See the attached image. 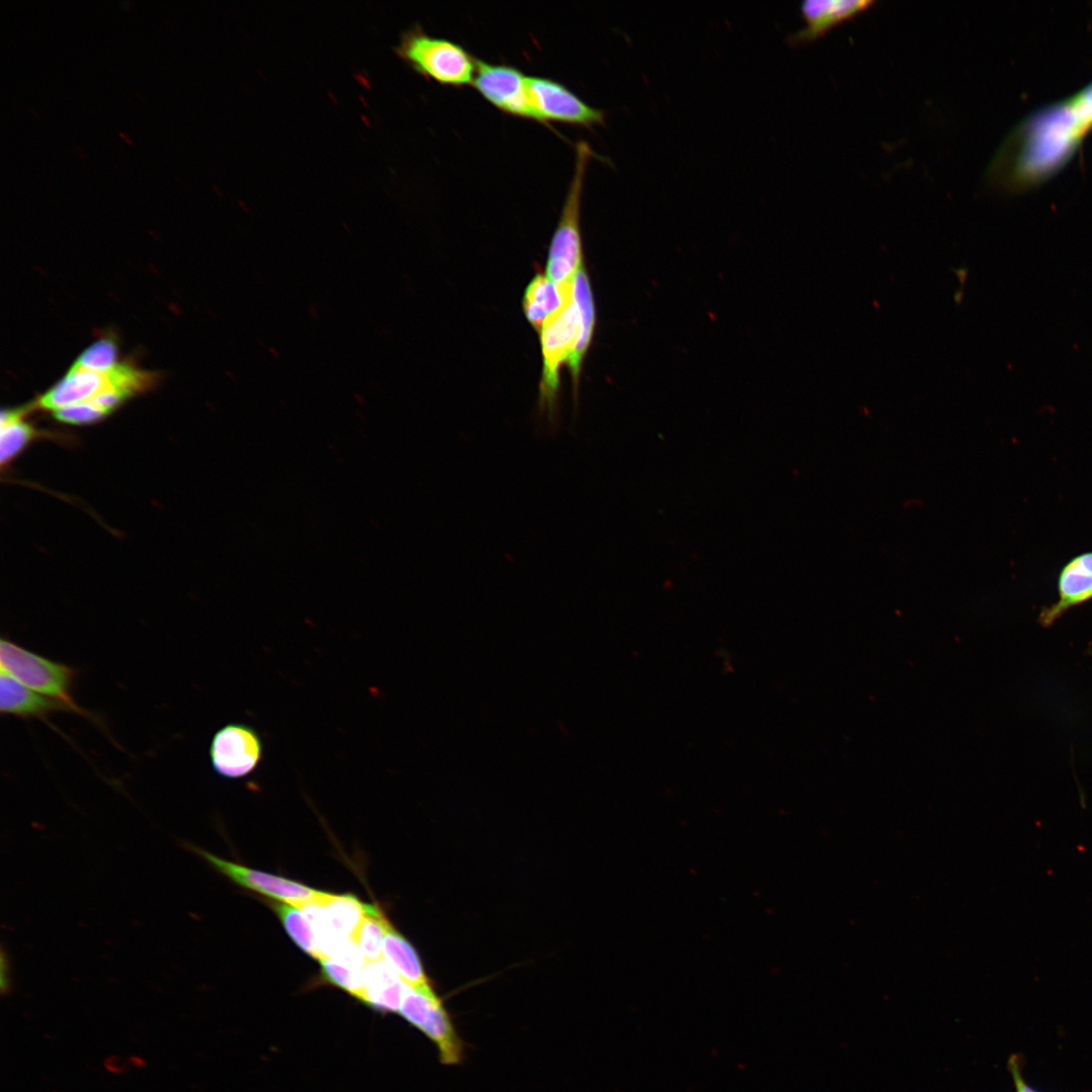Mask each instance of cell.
I'll use <instances>...</instances> for the list:
<instances>
[{
    "label": "cell",
    "mask_w": 1092,
    "mask_h": 1092,
    "mask_svg": "<svg viewBox=\"0 0 1092 1092\" xmlns=\"http://www.w3.org/2000/svg\"><path fill=\"white\" fill-rule=\"evenodd\" d=\"M383 957L407 986L426 995L436 994L415 947L390 922L385 931Z\"/></svg>",
    "instance_id": "2e32d148"
},
{
    "label": "cell",
    "mask_w": 1092,
    "mask_h": 1092,
    "mask_svg": "<svg viewBox=\"0 0 1092 1092\" xmlns=\"http://www.w3.org/2000/svg\"><path fill=\"white\" fill-rule=\"evenodd\" d=\"M420 1030L436 1044L440 1061L444 1065H456L461 1062L462 1041L441 1000L434 1003Z\"/></svg>",
    "instance_id": "ac0fdd59"
},
{
    "label": "cell",
    "mask_w": 1092,
    "mask_h": 1092,
    "mask_svg": "<svg viewBox=\"0 0 1092 1092\" xmlns=\"http://www.w3.org/2000/svg\"><path fill=\"white\" fill-rule=\"evenodd\" d=\"M439 997L418 992L406 985L398 1013L413 1026L421 1029Z\"/></svg>",
    "instance_id": "cb8c5ba5"
},
{
    "label": "cell",
    "mask_w": 1092,
    "mask_h": 1092,
    "mask_svg": "<svg viewBox=\"0 0 1092 1092\" xmlns=\"http://www.w3.org/2000/svg\"><path fill=\"white\" fill-rule=\"evenodd\" d=\"M871 4L873 2L868 0H806L801 5L806 25L792 38L798 41L813 39Z\"/></svg>",
    "instance_id": "9a60e30c"
},
{
    "label": "cell",
    "mask_w": 1092,
    "mask_h": 1092,
    "mask_svg": "<svg viewBox=\"0 0 1092 1092\" xmlns=\"http://www.w3.org/2000/svg\"><path fill=\"white\" fill-rule=\"evenodd\" d=\"M24 410H8L1 414V464L13 460L32 440L33 428L24 419Z\"/></svg>",
    "instance_id": "ffe728a7"
},
{
    "label": "cell",
    "mask_w": 1092,
    "mask_h": 1092,
    "mask_svg": "<svg viewBox=\"0 0 1092 1092\" xmlns=\"http://www.w3.org/2000/svg\"><path fill=\"white\" fill-rule=\"evenodd\" d=\"M0 712L3 715H11L21 719L32 718L41 721H47L55 713H74L66 704L41 696L13 678L4 670H1L0 673Z\"/></svg>",
    "instance_id": "8fae6325"
},
{
    "label": "cell",
    "mask_w": 1092,
    "mask_h": 1092,
    "mask_svg": "<svg viewBox=\"0 0 1092 1092\" xmlns=\"http://www.w3.org/2000/svg\"><path fill=\"white\" fill-rule=\"evenodd\" d=\"M583 264L572 279V296L580 314V332L576 339L573 351L568 358L567 365L570 370L573 384L577 383L583 357L588 349L594 326L595 305L587 273Z\"/></svg>",
    "instance_id": "e0dca14e"
},
{
    "label": "cell",
    "mask_w": 1092,
    "mask_h": 1092,
    "mask_svg": "<svg viewBox=\"0 0 1092 1092\" xmlns=\"http://www.w3.org/2000/svg\"><path fill=\"white\" fill-rule=\"evenodd\" d=\"M116 346L110 339H101L87 348L73 364L75 367L105 372L115 366Z\"/></svg>",
    "instance_id": "603a6c76"
},
{
    "label": "cell",
    "mask_w": 1092,
    "mask_h": 1092,
    "mask_svg": "<svg viewBox=\"0 0 1092 1092\" xmlns=\"http://www.w3.org/2000/svg\"><path fill=\"white\" fill-rule=\"evenodd\" d=\"M594 155L587 142L583 140L576 142L574 172L550 243L546 264L545 275L557 285L570 283L582 265L579 229L580 199L587 164Z\"/></svg>",
    "instance_id": "3957f363"
},
{
    "label": "cell",
    "mask_w": 1092,
    "mask_h": 1092,
    "mask_svg": "<svg viewBox=\"0 0 1092 1092\" xmlns=\"http://www.w3.org/2000/svg\"><path fill=\"white\" fill-rule=\"evenodd\" d=\"M1058 598L1041 608L1037 622L1053 626L1067 612L1092 600V551L1082 552L1063 565L1057 580Z\"/></svg>",
    "instance_id": "30bf717a"
},
{
    "label": "cell",
    "mask_w": 1092,
    "mask_h": 1092,
    "mask_svg": "<svg viewBox=\"0 0 1092 1092\" xmlns=\"http://www.w3.org/2000/svg\"><path fill=\"white\" fill-rule=\"evenodd\" d=\"M528 91L536 121H557L593 127L605 122V111L584 102L568 87L544 76H528Z\"/></svg>",
    "instance_id": "52a82bcc"
},
{
    "label": "cell",
    "mask_w": 1092,
    "mask_h": 1092,
    "mask_svg": "<svg viewBox=\"0 0 1092 1092\" xmlns=\"http://www.w3.org/2000/svg\"><path fill=\"white\" fill-rule=\"evenodd\" d=\"M1011 1070H1012V1074H1013V1077H1014V1080H1015V1085H1016V1088H1017V1092H1036L1033 1089H1031L1029 1086H1027L1024 1083V1081L1022 1080V1078L1020 1077L1019 1070H1018V1067H1017V1064H1016L1015 1060L1011 1061Z\"/></svg>",
    "instance_id": "484cf974"
},
{
    "label": "cell",
    "mask_w": 1092,
    "mask_h": 1092,
    "mask_svg": "<svg viewBox=\"0 0 1092 1092\" xmlns=\"http://www.w3.org/2000/svg\"><path fill=\"white\" fill-rule=\"evenodd\" d=\"M572 295V281L557 285L546 275L537 274L528 284L523 309L528 323L540 333L545 322L555 314Z\"/></svg>",
    "instance_id": "5bb4252c"
},
{
    "label": "cell",
    "mask_w": 1092,
    "mask_h": 1092,
    "mask_svg": "<svg viewBox=\"0 0 1092 1092\" xmlns=\"http://www.w3.org/2000/svg\"><path fill=\"white\" fill-rule=\"evenodd\" d=\"M269 905L276 913L290 938L302 951L318 961L324 958L311 925L299 908L275 900L269 901Z\"/></svg>",
    "instance_id": "d6986e66"
},
{
    "label": "cell",
    "mask_w": 1092,
    "mask_h": 1092,
    "mask_svg": "<svg viewBox=\"0 0 1092 1092\" xmlns=\"http://www.w3.org/2000/svg\"><path fill=\"white\" fill-rule=\"evenodd\" d=\"M472 85L504 113L536 121L529 97L528 76L519 68L477 59Z\"/></svg>",
    "instance_id": "ba28073f"
},
{
    "label": "cell",
    "mask_w": 1092,
    "mask_h": 1092,
    "mask_svg": "<svg viewBox=\"0 0 1092 1092\" xmlns=\"http://www.w3.org/2000/svg\"><path fill=\"white\" fill-rule=\"evenodd\" d=\"M1092 130V82L1026 115L1006 136L989 177L1010 191L1034 188L1059 173Z\"/></svg>",
    "instance_id": "6da1fadb"
},
{
    "label": "cell",
    "mask_w": 1092,
    "mask_h": 1092,
    "mask_svg": "<svg viewBox=\"0 0 1092 1092\" xmlns=\"http://www.w3.org/2000/svg\"><path fill=\"white\" fill-rule=\"evenodd\" d=\"M263 745L258 733L240 723L217 730L210 742L209 756L214 771L225 779L249 776L259 765Z\"/></svg>",
    "instance_id": "9c48e42d"
},
{
    "label": "cell",
    "mask_w": 1092,
    "mask_h": 1092,
    "mask_svg": "<svg viewBox=\"0 0 1092 1092\" xmlns=\"http://www.w3.org/2000/svg\"><path fill=\"white\" fill-rule=\"evenodd\" d=\"M184 847L201 857L234 884L275 901L300 908L309 903L321 902L330 895L328 892L315 890L295 881L223 859L188 842L184 843Z\"/></svg>",
    "instance_id": "8992f818"
},
{
    "label": "cell",
    "mask_w": 1092,
    "mask_h": 1092,
    "mask_svg": "<svg viewBox=\"0 0 1092 1092\" xmlns=\"http://www.w3.org/2000/svg\"><path fill=\"white\" fill-rule=\"evenodd\" d=\"M58 421L73 425L91 424L107 416L105 412L89 401L71 404L54 412Z\"/></svg>",
    "instance_id": "d4e9b609"
},
{
    "label": "cell",
    "mask_w": 1092,
    "mask_h": 1092,
    "mask_svg": "<svg viewBox=\"0 0 1092 1092\" xmlns=\"http://www.w3.org/2000/svg\"><path fill=\"white\" fill-rule=\"evenodd\" d=\"M394 50L427 79L456 87L472 84L477 59L460 43L433 36L420 24L404 30Z\"/></svg>",
    "instance_id": "7a4b0ae2"
},
{
    "label": "cell",
    "mask_w": 1092,
    "mask_h": 1092,
    "mask_svg": "<svg viewBox=\"0 0 1092 1092\" xmlns=\"http://www.w3.org/2000/svg\"><path fill=\"white\" fill-rule=\"evenodd\" d=\"M318 962L325 981L362 1001L364 996L363 969H353L330 958H323Z\"/></svg>",
    "instance_id": "7402d4cb"
},
{
    "label": "cell",
    "mask_w": 1092,
    "mask_h": 1092,
    "mask_svg": "<svg viewBox=\"0 0 1092 1092\" xmlns=\"http://www.w3.org/2000/svg\"><path fill=\"white\" fill-rule=\"evenodd\" d=\"M0 662L1 670L25 687L66 704L74 713L90 716L73 697L78 674L74 667L51 660L5 638L0 640Z\"/></svg>",
    "instance_id": "5b68a950"
},
{
    "label": "cell",
    "mask_w": 1092,
    "mask_h": 1092,
    "mask_svg": "<svg viewBox=\"0 0 1092 1092\" xmlns=\"http://www.w3.org/2000/svg\"><path fill=\"white\" fill-rule=\"evenodd\" d=\"M580 332V314L573 296L543 325L540 331L543 358L539 416L546 418L549 432L558 426L559 370L568 361Z\"/></svg>",
    "instance_id": "277c9868"
},
{
    "label": "cell",
    "mask_w": 1092,
    "mask_h": 1092,
    "mask_svg": "<svg viewBox=\"0 0 1092 1092\" xmlns=\"http://www.w3.org/2000/svg\"><path fill=\"white\" fill-rule=\"evenodd\" d=\"M364 996L361 1002L380 1012H398L406 988L394 969L383 960L363 968Z\"/></svg>",
    "instance_id": "4fadbf2b"
},
{
    "label": "cell",
    "mask_w": 1092,
    "mask_h": 1092,
    "mask_svg": "<svg viewBox=\"0 0 1092 1092\" xmlns=\"http://www.w3.org/2000/svg\"><path fill=\"white\" fill-rule=\"evenodd\" d=\"M108 387V371L96 372L72 366L66 376L42 394L35 404L54 413L59 408L87 401Z\"/></svg>",
    "instance_id": "7c38bea8"
},
{
    "label": "cell",
    "mask_w": 1092,
    "mask_h": 1092,
    "mask_svg": "<svg viewBox=\"0 0 1092 1092\" xmlns=\"http://www.w3.org/2000/svg\"><path fill=\"white\" fill-rule=\"evenodd\" d=\"M388 923V919L378 907L366 904L365 915L357 932L355 942L360 947L367 963L382 960L383 942Z\"/></svg>",
    "instance_id": "44dd1931"
}]
</instances>
